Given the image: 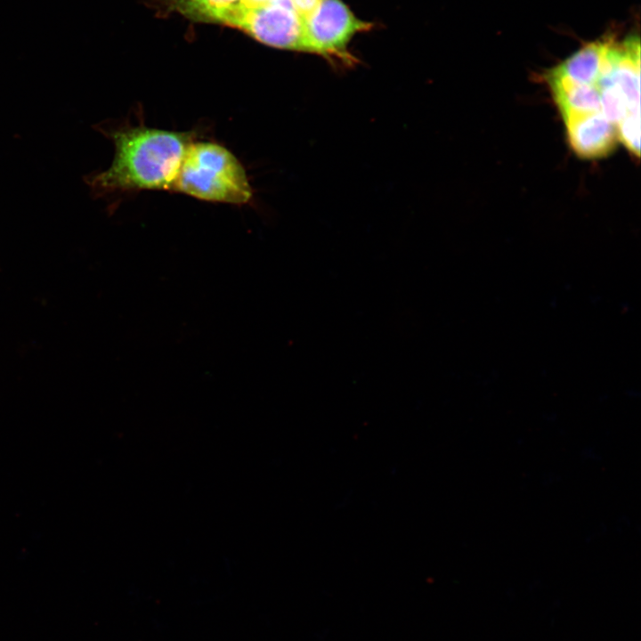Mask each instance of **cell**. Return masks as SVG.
<instances>
[{
  "instance_id": "obj_12",
  "label": "cell",
  "mask_w": 641,
  "mask_h": 641,
  "mask_svg": "<svg viewBox=\"0 0 641 641\" xmlns=\"http://www.w3.org/2000/svg\"><path fill=\"white\" fill-rule=\"evenodd\" d=\"M320 0H290L297 13L304 19L320 3Z\"/></svg>"
},
{
  "instance_id": "obj_3",
  "label": "cell",
  "mask_w": 641,
  "mask_h": 641,
  "mask_svg": "<svg viewBox=\"0 0 641 641\" xmlns=\"http://www.w3.org/2000/svg\"><path fill=\"white\" fill-rule=\"evenodd\" d=\"M371 26L356 17L342 0H320L304 18V52L351 64L354 58L348 45Z\"/></svg>"
},
{
  "instance_id": "obj_8",
  "label": "cell",
  "mask_w": 641,
  "mask_h": 641,
  "mask_svg": "<svg viewBox=\"0 0 641 641\" xmlns=\"http://www.w3.org/2000/svg\"><path fill=\"white\" fill-rule=\"evenodd\" d=\"M239 0H165V13H178L192 21L225 25Z\"/></svg>"
},
{
  "instance_id": "obj_6",
  "label": "cell",
  "mask_w": 641,
  "mask_h": 641,
  "mask_svg": "<svg viewBox=\"0 0 641 641\" xmlns=\"http://www.w3.org/2000/svg\"><path fill=\"white\" fill-rule=\"evenodd\" d=\"M612 40V37H607L586 44L551 69L547 79L578 85H596Z\"/></svg>"
},
{
  "instance_id": "obj_9",
  "label": "cell",
  "mask_w": 641,
  "mask_h": 641,
  "mask_svg": "<svg viewBox=\"0 0 641 641\" xmlns=\"http://www.w3.org/2000/svg\"><path fill=\"white\" fill-rule=\"evenodd\" d=\"M600 96L601 111L615 125L625 118L629 112L632 111L625 96L615 85L601 88Z\"/></svg>"
},
{
  "instance_id": "obj_10",
  "label": "cell",
  "mask_w": 641,
  "mask_h": 641,
  "mask_svg": "<svg viewBox=\"0 0 641 641\" xmlns=\"http://www.w3.org/2000/svg\"><path fill=\"white\" fill-rule=\"evenodd\" d=\"M618 140L637 157L640 155V111H630L617 125Z\"/></svg>"
},
{
  "instance_id": "obj_4",
  "label": "cell",
  "mask_w": 641,
  "mask_h": 641,
  "mask_svg": "<svg viewBox=\"0 0 641 641\" xmlns=\"http://www.w3.org/2000/svg\"><path fill=\"white\" fill-rule=\"evenodd\" d=\"M231 28L273 48L304 52V19L290 0H272L249 10Z\"/></svg>"
},
{
  "instance_id": "obj_11",
  "label": "cell",
  "mask_w": 641,
  "mask_h": 641,
  "mask_svg": "<svg viewBox=\"0 0 641 641\" xmlns=\"http://www.w3.org/2000/svg\"><path fill=\"white\" fill-rule=\"evenodd\" d=\"M272 0H239L237 8L233 11L226 22V26L232 27L234 22L246 12L266 4Z\"/></svg>"
},
{
  "instance_id": "obj_1",
  "label": "cell",
  "mask_w": 641,
  "mask_h": 641,
  "mask_svg": "<svg viewBox=\"0 0 641 641\" xmlns=\"http://www.w3.org/2000/svg\"><path fill=\"white\" fill-rule=\"evenodd\" d=\"M114 158L110 167L94 176L93 184L104 192L168 190L178 173L191 133L147 126L114 131Z\"/></svg>"
},
{
  "instance_id": "obj_7",
  "label": "cell",
  "mask_w": 641,
  "mask_h": 641,
  "mask_svg": "<svg viewBox=\"0 0 641 641\" xmlns=\"http://www.w3.org/2000/svg\"><path fill=\"white\" fill-rule=\"evenodd\" d=\"M563 119L601 111L600 90L595 85H578L547 79Z\"/></svg>"
},
{
  "instance_id": "obj_2",
  "label": "cell",
  "mask_w": 641,
  "mask_h": 641,
  "mask_svg": "<svg viewBox=\"0 0 641 641\" xmlns=\"http://www.w3.org/2000/svg\"><path fill=\"white\" fill-rule=\"evenodd\" d=\"M172 191L198 199L241 205L252 189L239 159L225 147L211 142H191L186 149Z\"/></svg>"
},
{
  "instance_id": "obj_5",
  "label": "cell",
  "mask_w": 641,
  "mask_h": 641,
  "mask_svg": "<svg viewBox=\"0 0 641 641\" xmlns=\"http://www.w3.org/2000/svg\"><path fill=\"white\" fill-rule=\"evenodd\" d=\"M570 145L584 158H597L609 154L618 141L616 125L602 111L564 119Z\"/></svg>"
}]
</instances>
